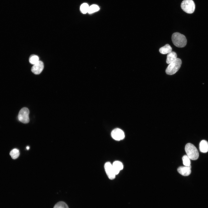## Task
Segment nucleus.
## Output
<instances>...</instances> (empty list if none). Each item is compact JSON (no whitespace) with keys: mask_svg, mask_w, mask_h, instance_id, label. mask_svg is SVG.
Returning a JSON list of instances; mask_svg holds the SVG:
<instances>
[{"mask_svg":"<svg viewBox=\"0 0 208 208\" xmlns=\"http://www.w3.org/2000/svg\"><path fill=\"white\" fill-rule=\"evenodd\" d=\"M11 157L13 159H17L19 156L20 153L19 151L16 148H14L12 150L10 153Z\"/></svg>","mask_w":208,"mask_h":208,"instance_id":"nucleus-14","label":"nucleus"},{"mask_svg":"<svg viewBox=\"0 0 208 208\" xmlns=\"http://www.w3.org/2000/svg\"><path fill=\"white\" fill-rule=\"evenodd\" d=\"M29 110L27 108L24 107L22 108L19 111L18 114V120L23 123H28L29 121Z\"/></svg>","mask_w":208,"mask_h":208,"instance_id":"nucleus-5","label":"nucleus"},{"mask_svg":"<svg viewBox=\"0 0 208 208\" xmlns=\"http://www.w3.org/2000/svg\"><path fill=\"white\" fill-rule=\"evenodd\" d=\"M185 150L187 155L190 159L195 160L198 158L199 154L198 150L192 144L187 143L185 146Z\"/></svg>","mask_w":208,"mask_h":208,"instance_id":"nucleus-2","label":"nucleus"},{"mask_svg":"<svg viewBox=\"0 0 208 208\" xmlns=\"http://www.w3.org/2000/svg\"><path fill=\"white\" fill-rule=\"evenodd\" d=\"M172 40L173 44L178 47L181 48L185 47L187 42L185 37L178 32H175L172 34Z\"/></svg>","mask_w":208,"mask_h":208,"instance_id":"nucleus-1","label":"nucleus"},{"mask_svg":"<svg viewBox=\"0 0 208 208\" xmlns=\"http://www.w3.org/2000/svg\"><path fill=\"white\" fill-rule=\"evenodd\" d=\"M191 165L189 166H181L179 167L177 169L178 172L183 176H187L191 173Z\"/></svg>","mask_w":208,"mask_h":208,"instance_id":"nucleus-9","label":"nucleus"},{"mask_svg":"<svg viewBox=\"0 0 208 208\" xmlns=\"http://www.w3.org/2000/svg\"><path fill=\"white\" fill-rule=\"evenodd\" d=\"M190 159L187 155H185L182 157L183 164L185 166H190Z\"/></svg>","mask_w":208,"mask_h":208,"instance_id":"nucleus-18","label":"nucleus"},{"mask_svg":"<svg viewBox=\"0 0 208 208\" xmlns=\"http://www.w3.org/2000/svg\"><path fill=\"white\" fill-rule=\"evenodd\" d=\"M199 149L200 152L205 153L208 151V142L206 140H203L200 142Z\"/></svg>","mask_w":208,"mask_h":208,"instance_id":"nucleus-11","label":"nucleus"},{"mask_svg":"<svg viewBox=\"0 0 208 208\" xmlns=\"http://www.w3.org/2000/svg\"><path fill=\"white\" fill-rule=\"evenodd\" d=\"M89 6L86 3H84L82 4L80 7L81 12L83 14H86L88 12Z\"/></svg>","mask_w":208,"mask_h":208,"instance_id":"nucleus-17","label":"nucleus"},{"mask_svg":"<svg viewBox=\"0 0 208 208\" xmlns=\"http://www.w3.org/2000/svg\"><path fill=\"white\" fill-rule=\"evenodd\" d=\"M99 7L96 5L93 4L89 7L88 13L92 14L98 11L99 10Z\"/></svg>","mask_w":208,"mask_h":208,"instance_id":"nucleus-16","label":"nucleus"},{"mask_svg":"<svg viewBox=\"0 0 208 208\" xmlns=\"http://www.w3.org/2000/svg\"><path fill=\"white\" fill-rule=\"evenodd\" d=\"M26 148L27 150H28L29 148V146H27L26 147Z\"/></svg>","mask_w":208,"mask_h":208,"instance_id":"nucleus-20","label":"nucleus"},{"mask_svg":"<svg viewBox=\"0 0 208 208\" xmlns=\"http://www.w3.org/2000/svg\"><path fill=\"white\" fill-rule=\"evenodd\" d=\"M182 64L181 60L177 58L174 61L169 64L166 70V73L172 75L176 73L179 69Z\"/></svg>","mask_w":208,"mask_h":208,"instance_id":"nucleus-3","label":"nucleus"},{"mask_svg":"<svg viewBox=\"0 0 208 208\" xmlns=\"http://www.w3.org/2000/svg\"><path fill=\"white\" fill-rule=\"evenodd\" d=\"M112 165L116 175L118 174L120 170H122L123 168L122 163L118 161H114Z\"/></svg>","mask_w":208,"mask_h":208,"instance_id":"nucleus-10","label":"nucleus"},{"mask_svg":"<svg viewBox=\"0 0 208 208\" xmlns=\"http://www.w3.org/2000/svg\"><path fill=\"white\" fill-rule=\"evenodd\" d=\"M53 208H69L67 205L64 202L60 201L57 203Z\"/></svg>","mask_w":208,"mask_h":208,"instance_id":"nucleus-19","label":"nucleus"},{"mask_svg":"<svg viewBox=\"0 0 208 208\" xmlns=\"http://www.w3.org/2000/svg\"><path fill=\"white\" fill-rule=\"evenodd\" d=\"M177 58V54L174 51H171L168 54L166 62L167 64H170L174 61Z\"/></svg>","mask_w":208,"mask_h":208,"instance_id":"nucleus-12","label":"nucleus"},{"mask_svg":"<svg viewBox=\"0 0 208 208\" xmlns=\"http://www.w3.org/2000/svg\"><path fill=\"white\" fill-rule=\"evenodd\" d=\"M181 7L187 13L192 14L195 10V4L192 0H184L181 4Z\"/></svg>","mask_w":208,"mask_h":208,"instance_id":"nucleus-4","label":"nucleus"},{"mask_svg":"<svg viewBox=\"0 0 208 208\" xmlns=\"http://www.w3.org/2000/svg\"><path fill=\"white\" fill-rule=\"evenodd\" d=\"M172 48L168 44H166L159 49V52L162 54H168L172 51Z\"/></svg>","mask_w":208,"mask_h":208,"instance_id":"nucleus-13","label":"nucleus"},{"mask_svg":"<svg viewBox=\"0 0 208 208\" xmlns=\"http://www.w3.org/2000/svg\"><path fill=\"white\" fill-rule=\"evenodd\" d=\"M39 61L38 57L35 55H31L29 59V61L30 63L33 65L36 64Z\"/></svg>","mask_w":208,"mask_h":208,"instance_id":"nucleus-15","label":"nucleus"},{"mask_svg":"<svg viewBox=\"0 0 208 208\" xmlns=\"http://www.w3.org/2000/svg\"><path fill=\"white\" fill-rule=\"evenodd\" d=\"M112 138L117 141L123 139L125 137L124 131L121 129L117 128L113 129L111 133Z\"/></svg>","mask_w":208,"mask_h":208,"instance_id":"nucleus-7","label":"nucleus"},{"mask_svg":"<svg viewBox=\"0 0 208 208\" xmlns=\"http://www.w3.org/2000/svg\"><path fill=\"white\" fill-rule=\"evenodd\" d=\"M104 168L108 178L111 180L114 179L115 177L116 174L112 164L109 162H107L105 164Z\"/></svg>","mask_w":208,"mask_h":208,"instance_id":"nucleus-6","label":"nucleus"},{"mask_svg":"<svg viewBox=\"0 0 208 208\" xmlns=\"http://www.w3.org/2000/svg\"><path fill=\"white\" fill-rule=\"evenodd\" d=\"M44 67L43 62L39 60L36 63L33 65L31 68V71L35 74H39L42 72Z\"/></svg>","mask_w":208,"mask_h":208,"instance_id":"nucleus-8","label":"nucleus"}]
</instances>
